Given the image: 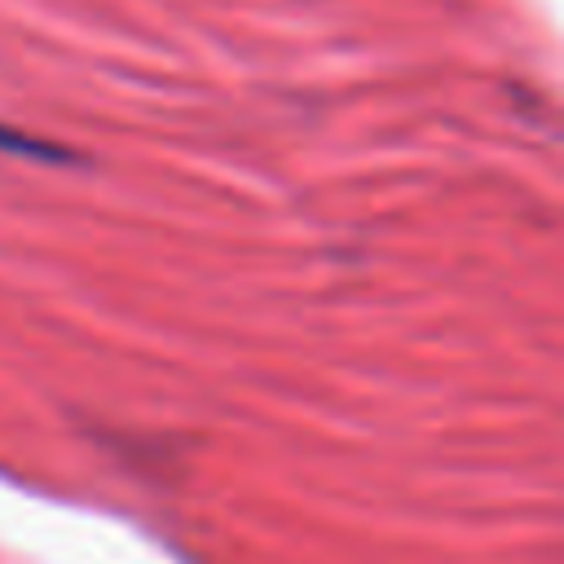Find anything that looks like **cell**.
<instances>
[{
    "label": "cell",
    "mask_w": 564,
    "mask_h": 564,
    "mask_svg": "<svg viewBox=\"0 0 564 564\" xmlns=\"http://www.w3.org/2000/svg\"><path fill=\"white\" fill-rule=\"evenodd\" d=\"M0 150H9V154H22V159H66V150H53V145H44L40 137H26V132H13V128H4L0 123Z\"/></svg>",
    "instance_id": "6da1fadb"
}]
</instances>
